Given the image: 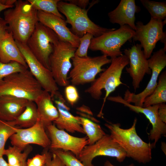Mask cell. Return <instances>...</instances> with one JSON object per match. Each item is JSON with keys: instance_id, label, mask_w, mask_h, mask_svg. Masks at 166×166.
Returning <instances> with one entry per match:
<instances>
[{"instance_id": "6da1fadb", "label": "cell", "mask_w": 166, "mask_h": 166, "mask_svg": "<svg viewBox=\"0 0 166 166\" xmlns=\"http://www.w3.org/2000/svg\"><path fill=\"white\" fill-rule=\"evenodd\" d=\"M38 11L28 1L16 0L4 12V19L15 41L26 44L38 22Z\"/></svg>"}, {"instance_id": "7a4b0ae2", "label": "cell", "mask_w": 166, "mask_h": 166, "mask_svg": "<svg viewBox=\"0 0 166 166\" xmlns=\"http://www.w3.org/2000/svg\"><path fill=\"white\" fill-rule=\"evenodd\" d=\"M137 119L135 118L132 126L128 129L121 127L119 123H109L105 126L109 129L110 135L122 147L127 154L139 163L145 164L152 160V147L150 143L144 142L137 134L136 126Z\"/></svg>"}, {"instance_id": "3957f363", "label": "cell", "mask_w": 166, "mask_h": 166, "mask_svg": "<svg viewBox=\"0 0 166 166\" xmlns=\"http://www.w3.org/2000/svg\"><path fill=\"white\" fill-rule=\"evenodd\" d=\"M110 63L109 66L101 73L99 77L85 91L92 98L99 100L102 95V90H105L102 106L98 115L99 117L102 115V110L109 95L119 85L124 84L121 81V76L123 69L129 64V61L127 57L123 54L111 59Z\"/></svg>"}, {"instance_id": "277c9868", "label": "cell", "mask_w": 166, "mask_h": 166, "mask_svg": "<svg viewBox=\"0 0 166 166\" xmlns=\"http://www.w3.org/2000/svg\"><path fill=\"white\" fill-rule=\"evenodd\" d=\"M28 69L5 77L0 84V97L9 95L34 101L43 90Z\"/></svg>"}, {"instance_id": "5b68a950", "label": "cell", "mask_w": 166, "mask_h": 166, "mask_svg": "<svg viewBox=\"0 0 166 166\" xmlns=\"http://www.w3.org/2000/svg\"><path fill=\"white\" fill-rule=\"evenodd\" d=\"M57 8L66 17V23L71 25L70 31L79 38L87 33L92 34L94 37H97L116 29L103 27L94 23L88 15L89 9H82L61 0L57 4Z\"/></svg>"}, {"instance_id": "8992f818", "label": "cell", "mask_w": 166, "mask_h": 166, "mask_svg": "<svg viewBox=\"0 0 166 166\" xmlns=\"http://www.w3.org/2000/svg\"><path fill=\"white\" fill-rule=\"evenodd\" d=\"M71 60L73 68L68 79L75 86L92 83L96 79L97 75L105 70L102 67L111 62V58L103 54L94 57L75 56Z\"/></svg>"}, {"instance_id": "52a82bcc", "label": "cell", "mask_w": 166, "mask_h": 166, "mask_svg": "<svg viewBox=\"0 0 166 166\" xmlns=\"http://www.w3.org/2000/svg\"><path fill=\"white\" fill-rule=\"evenodd\" d=\"M135 31L129 26H120L117 29L109 31L91 40L89 49L100 51L111 59L123 55L121 48L127 41L132 39Z\"/></svg>"}, {"instance_id": "ba28073f", "label": "cell", "mask_w": 166, "mask_h": 166, "mask_svg": "<svg viewBox=\"0 0 166 166\" xmlns=\"http://www.w3.org/2000/svg\"><path fill=\"white\" fill-rule=\"evenodd\" d=\"M60 40L53 30L38 22L26 45L38 60L50 70L49 58Z\"/></svg>"}, {"instance_id": "9c48e42d", "label": "cell", "mask_w": 166, "mask_h": 166, "mask_svg": "<svg viewBox=\"0 0 166 166\" xmlns=\"http://www.w3.org/2000/svg\"><path fill=\"white\" fill-rule=\"evenodd\" d=\"M76 49L69 43L60 40L50 55V70L57 85L65 87L69 85L68 75L72 66L70 61L75 56Z\"/></svg>"}, {"instance_id": "30bf717a", "label": "cell", "mask_w": 166, "mask_h": 166, "mask_svg": "<svg viewBox=\"0 0 166 166\" xmlns=\"http://www.w3.org/2000/svg\"><path fill=\"white\" fill-rule=\"evenodd\" d=\"M166 23V19L163 21L152 18L145 25L140 21L136 22L135 34L132 39L134 41L140 42L146 59L150 57L159 41L164 43V49L166 50V33L163 30Z\"/></svg>"}, {"instance_id": "8fae6325", "label": "cell", "mask_w": 166, "mask_h": 166, "mask_svg": "<svg viewBox=\"0 0 166 166\" xmlns=\"http://www.w3.org/2000/svg\"><path fill=\"white\" fill-rule=\"evenodd\" d=\"M99 156L114 157L120 163L127 157L122 147L110 135L106 134L93 144L86 146L77 158L85 166H94L93 160Z\"/></svg>"}, {"instance_id": "7c38bea8", "label": "cell", "mask_w": 166, "mask_h": 166, "mask_svg": "<svg viewBox=\"0 0 166 166\" xmlns=\"http://www.w3.org/2000/svg\"><path fill=\"white\" fill-rule=\"evenodd\" d=\"M166 50L163 48L154 52L148 59V65L151 71L150 79L144 89L138 94L127 89L124 94V99L128 103L142 107L145 98L153 92L157 85L160 74L166 66Z\"/></svg>"}, {"instance_id": "4fadbf2b", "label": "cell", "mask_w": 166, "mask_h": 166, "mask_svg": "<svg viewBox=\"0 0 166 166\" xmlns=\"http://www.w3.org/2000/svg\"><path fill=\"white\" fill-rule=\"evenodd\" d=\"M29 70L43 89L53 97L59 89L50 70L45 67L36 58L27 45L16 41Z\"/></svg>"}, {"instance_id": "5bb4252c", "label": "cell", "mask_w": 166, "mask_h": 166, "mask_svg": "<svg viewBox=\"0 0 166 166\" xmlns=\"http://www.w3.org/2000/svg\"><path fill=\"white\" fill-rule=\"evenodd\" d=\"M45 128L39 118L33 126L26 128H17L16 132L10 138L12 146L22 151L30 144H37L45 148H49L50 140Z\"/></svg>"}, {"instance_id": "9a60e30c", "label": "cell", "mask_w": 166, "mask_h": 166, "mask_svg": "<svg viewBox=\"0 0 166 166\" xmlns=\"http://www.w3.org/2000/svg\"><path fill=\"white\" fill-rule=\"evenodd\" d=\"M50 140L51 150L60 149L69 151L77 158L83 148L88 144L87 136L77 137L69 134L64 130L58 128L53 124L46 127Z\"/></svg>"}, {"instance_id": "2e32d148", "label": "cell", "mask_w": 166, "mask_h": 166, "mask_svg": "<svg viewBox=\"0 0 166 166\" xmlns=\"http://www.w3.org/2000/svg\"><path fill=\"white\" fill-rule=\"evenodd\" d=\"M107 99L109 101L121 104L125 106L137 113H141L148 120L152 126V128L149 133V138L154 140L152 144V147L155 146L156 143L162 136L166 134V123L160 119L158 114L159 104L144 107L132 105L126 101L123 98L119 95L116 96H109Z\"/></svg>"}, {"instance_id": "e0dca14e", "label": "cell", "mask_w": 166, "mask_h": 166, "mask_svg": "<svg viewBox=\"0 0 166 166\" xmlns=\"http://www.w3.org/2000/svg\"><path fill=\"white\" fill-rule=\"evenodd\" d=\"M142 48L140 44H137L124 51V55L129 61V67H126V70L132 78V85L135 91L140 87L145 75L151 74L148 59L145 57Z\"/></svg>"}, {"instance_id": "ac0fdd59", "label": "cell", "mask_w": 166, "mask_h": 166, "mask_svg": "<svg viewBox=\"0 0 166 166\" xmlns=\"http://www.w3.org/2000/svg\"><path fill=\"white\" fill-rule=\"evenodd\" d=\"M52 97L59 113L58 118L53 122L56 127L72 133L85 134L78 116H74L70 112V108L61 93L58 91Z\"/></svg>"}, {"instance_id": "d6986e66", "label": "cell", "mask_w": 166, "mask_h": 166, "mask_svg": "<svg viewBox=\"0 0 166 166\" xmlns=\"http://www.w3.org/2000/svg\"><path fill=\"white\" fill-rule=\"evenodd\" d=\"M38 22L53 30L60 39L70 44L77 48L79 43V38L73 34L67 26L64 19L54 14L38 10Z\"/></svg>"}, {"instance_id": "ffe728a7", "label": "cell", "mask_w": 166, "mask_h": 166, "mask_svg": "<svg viewBox=\"0 0 166 166\" xmlns=\"http://www.w3.org/2000/svg\"><path fill=\"white\" fill-rule=\"evenodd\" d=\"M140 10L135 0H121L118 6L108 14L110 22L120 26H129L135 30L136 29L135 14Z\"/></svg>"}, {"instance_id": "44dd1931", "label": "cell", "mask_w": 166, "mask_h": 166, "mask_svg": "<svg viewBox=\"0 0 166 166\" xmlns=\"http://www.w3.org/2000/svg\"><path fill=\"white\" fill-rule=\"evenodd\" d=\"M28 100L9 95L0 97V119L14 120L23 111Z\"/></svg>"}, {"instance_id": "7402d4cb", "label": "cell", "mask_w": 166, "mask_h": 166, "mask_svg": "<svg viewBox=\"0 0 166 166\" xmlns=\"http://www.w3.org/2000/svg\"><path fill=\"white\" fill-rule=\"evenodd\" d=\"M34 102L37 105L38 118L46 128L58 118L57 109L50 93L44 90Z\"/></svg>"}, {"instance_id": "603a6c76", "label": "cell", "mask_w": 166, "mask_h": 166, "mask_svg": "<svg viewBox=\"0 0 166 166\" xmlns=\"http://www.w3.org/2000/svg\"><path fill=\"white\" fill-rule=\"evenodd\" d=\"M0 61L5 63L16 61L28 68L12 33L0 41Z\"/></svg>"}, {"instance_id": "cb8c5ba5", "label": "cell", "mask_w": 166, "mask_h": 166, "mask_svg": "<svg viewBox=\"0 0 166 166\" xmlns=\"http://www.w3.org/2000/svg\"><path fill=\"white\" fill-rule=\"evenodd\" d=\"M38 118L37 105L33 101H28L23 111L13 122L19 128H26L34 125Z\"/></svg>"}, {"instance_id": "d4e9b609", "label": "cell", "mask_w": 166, "mask_h": 166, "mask_svg": "<svg viewBox=\"0 0 166 166\" xmlns=\"http://www.w3.org/2000/svg\"><path fill=\"white\" fill-rule=\"evenodd\" d=\"M166 102V71L159 75L157 85L153 92L144 99L142 107L158 105Z\"/></svg>"}, {"instance_id": "484cf974", "label": "cell", "mask_w": 166, "mask_h": 166, "mask_svg": "<svg viewBox=\"0 0 166 166\" xmlns=\"http://www.w3.org/2000/svg\"><path fill=\"white\" fill-rule=\"evenodd\" d=\"M32 150L30 145L27 146L23 152L15 146H9L5 149L3 155L7 157L8 166H27V158Z\"/></svg>"}, {"instance_id": "4316f807", "label": "cell", "mask_w": 166, "mask_h": 166, "mask_svg": "<svg viewBox=\"0 0 166 166\" xmlns=\"http://www.w3.org/2000/svg\"><path fill=\"white\" fill-rule=\"evenodd\" d=\"M81 124L88 138V145L94 144L106 133L100 125L89 119L78 116Z\"/></svg>"}, {"instance_id": "83f0119b", "label": "cell", "mask_w": 166, "mask_h": 166, "mask_svg": "<svg viewBox=\"0 0 166 166\" xmlns=\"http://www.w3.org/2000/svg\"><path fill=\"white\" fill-rule=\"evenodd\" d=\"M143 6L149 13L151 18L163 20L166 18V2L140 0Z\"/></svg>"}, {"instance_id": "f1b7e54d", "label": "cell", "mask_w": 166, "mask_h": 166, "mask_svg": "<svg viewBox=\"0 0 166 166\" xmlns=\"http://www.w3.org/2000/svg\"><path fill=\"white\" fill-rule=\"evenodd\" d=\"M60 0H28L37 11L51 14L64 19V16L59 11L57 4Z\"/></svg>"}, {"instance_id": "f546056e", "label": "cell", "mask_w": 166, "mask_h": 166, "mask_svg": "<svg viewBox=\"0 0 166 166\" xmlns=\"http://www.w3.org/2000/svg\"><path fill=\"white\" fill-rule=\"evenodd\" d=\"M18 128L13 121H6L0 119V156H3L7 140L16 132Z\"/></svg>"}, {"instance_id": "4dcf8cb0", "label": "cell", "mask_w": 166, "mask_h": 166, "mask_svg": "<svg viewBox=\"0 0 166 166\" xmlns=\"http://www.w3.org/2000/svg\"><path fill=\"white\" fill-rule=\"evenodd\" d=\"M28 68L16 61L5 63L0 61V84L4 79L8 76L15 73L25 70Z\"/></svg>"}, {"instance_id": "1f68e13d", "label": "cell", "mask_w": 166, "mask_h": 166, "mask_svg": "<svg viewBox=\"0 0 166 166\" xmlns=\"http://www.w3.org/2000/svg\"><path fill=\"white\" fill-rule=\"evenodd\" d=\"M51 152L58 156L66 166H85L73 153L60 149L51 150Z\"/></svg>"}, {"instance_id": "d6a6232c", "label": "cell", "mask_w": 166, "mask_h": 166, "mask_svg": "<svg viewBox=\"0 0 166 166\" xmlns=\"http://www.w3.org/2000/svg\"><path fill=\"white\" fill-rule=\"evenodd\" d=\"M93 37L92 34L87 33L79 38V44L75 52V56L81 57H88V49Z\"/></svg>"}, {"instance_id": "836d02e7", "label": "cell", "mask_w": 166, "mask_h": 166, "mask_svg": "<svg viewBox=\"0 0 166 166\" xmlns=\"http://www.w3.org/2000/svg\"><path fill=\"white\" fill-rule=\"evenodd\" d=\"M65 94L66 99L72 106H73L78 101L79 95L75 86L73 85H69L65 87Z\"/></svg>"}, {"instance_id": "e575fe53", "label": "cell", "mask_w": 166, "mask_h": 166, "mask_svg": "<svg viewBox=\"0 0 166 166\" xmlns=\"http://www.w3.org/2000/svg\"><path fill=\"white\" fill-rule=\"evenodd\" d=\"M46 155L45 151L42 154H38L27 159V166H45Z\"/></svg>"}, {"instance_id": "d590c367", "label": "cell", "mask_w": 166, "mask_h": 166, "mask_svg": "<svg viewBox=\"0 0 166 166\" xmlns=\"http://www.w3.org/2000/svg\"><path fill=\"white\" fill-rule=\"evenodd\" d=\"M46 155L45 166H66L60 158L55 154L45 151Z\"/></svg>"}, {"instance_id": "8d00e7d4", "label": "cell", "mask_w": 166, "mask_h": 166, "mask_svg": "<svg viewBox=\"0 0 166 166\" xmlns=\"http://www.w3.org/2000/svg\"><path fill=\"white\" fill-rule=\"evenodd\" d=\"M9 33L6 22L4 19L0 18V41L6 38Z\"/></svg>"}, {"instance_id": "74e56055", "label": "cell", "mask_w": 166, "mask_h": 166, "mask_svg": "<svg viewBox=\"0 0 166 166\" xmlns=\"http://www.w3.org/2000/svg\"><path fill=\"white\" fill-rule=\"evenodd\" d=\"M158 114L160 120L164 123H166V105L165 103L159 104Z\"/></svg>"}, {"instance_id": "f35d334b", "label": "cell", "mask_w": 166, "mask_h": 166, "mask_svg": "<svg viewBox=\"0 0 166 166\" xmlns=\"http://www.w3.org/2000/svg\"><path fill=\"white\" fill-rule=\"evenodd\" d=\"M69 3L74 5L82 9H85L89 4V0H69Z\"/></svg>"}, {"instance_id": "ab89813d", "label": "cell", "mask_w": 166, "mask_h": 166, "mask_svg": "<svg viewBox=\"0 0 166 166\" xmlns=\"http://www.w3.org/2000/svg\"><path fill=\"white\" fill-rule=\"evenodd\" d=\"M16 0H0V2L2 4L13 8Z\"/></svg>"}, {"instance_id": "60d3db41", "label": "cell", "mask_w": 166, "mask_h": 166, "mask_svg": "<svg viewBox=\"0 0 166 166\" xmlns=\"http://www.w3.org/2000/svg\"><path fill=\"white\" fill-rule=\"evenodd\" d=\"M103 166H116L110 162L109 160H106L104 163ZM125 166H135L133 163H132L128 165Z\"/></svg>"}, {"instance_id": "b9f144b4", "label": "cell", "mask_w": 166, "mask_h": 166, "mask_svg": "<svg viewBox=\"0 0 166 166\" xmlns=\"http://www.w3.org/2000/svg\"><path fill=\"white\" fill-rule=\"evenodd\" d=\"M0 166H8L7 162L3 157V156H0Z\"/></svg>"}, {"instance_id": "7bdbcfd3", "label": "cell", "mask_w": 166, "mask_h": 166, "mask_svg": "<svg viewBox=\"0 0 166 166\" xmlns=\"http://www.w3.org/2000/svg\"><path fill=\"white\" fill-rule=\"evenodd\" d=\"M10 8H12L9 6L4 5L0 2V13L3 10ZM1 18L0 17V18Z\"/></svg>"}, {"instance_id": "ee69618b", "label": "cell", "mask_w": 166, "mask_h": 166, "mask_svg": "<svg viewBox=\"0 0 166 166\" xmlns=\"http://www.w3.org/2000/svg\"><path fill=\"white\" fill-rule=\"evenodd\" d=\"M166 144L165 142H162L161 144V149L165 153V154H166Z\"/></svg>"}]
</instances>
